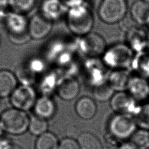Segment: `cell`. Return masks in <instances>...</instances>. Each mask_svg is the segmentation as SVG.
Segmentation results:
<instances>
[{
    "instance_id": "cell-29",
    "label": "cell",
    "mask_w": 149,
    "mask_h": 149,
    "mask_svg": "<svg viewBox=\"0 0 149 149\" xmlns=\"http://www.w3.org/2000/svg\"><path fill=\"white\" fill-rule=\"evenodd\" d=\"M58 149H80L77 140L66 137L62 139L59 143Z\"/></svg>"
},
{
    "instance_id": "cell-28",
    "label": "cell",
    "mask_w": 149,
    "mask_h": 149,
    "mask_svg": "<svg viewBox=\"0 0 149 149\" xmlns=\"http://www.w3.org/2000/svg\"><path fill=\"white\" fill-rule=\"evenodd\" d=\"M33 70L29 67H19L16 70V76L23 85H29L34 80Z\"/></svg>"
},
{
    "instance_id": "cell-20",
    "label": "cell",
    "mask_w": 149,
    "mask_h": 149,
    "mask_svg": "<svg viewBox=\"0 0 149 149\" xmlns=\"http://www.w3.org/2000/svg\"><path fill=\"white\" fill-rule=\"evenodd\" d=\"M77 142L80 149H103L99 139L88 132L81 133L77 138Z\"/></svg>"
},
{
    "instance_id": "cell-3",
    "label": "cell",
    "mask_w": 149,
    "mask_h": 149,
    "mask_svg": "<svg viewBox=\"0 0 149 149\" xmlns=\"http://www.w3.org/2000/svg\"><path fill=\"white\" fill-rule=\"evenodd\" d=\"M30 118L23 111L9 109L4 111L0 118V126L4 131L12 134H21L27 129Z\"/></svg>"
},
{
    "instance_id": "cell-5",
    "label": "cell",
    "mask_w": 149,
    "mask_h": 149,
    "mask_svg": "<svg viewBox=\"0 0 149 149\" xmlns=\"http://www.w3.org/2000/svg\"><path fill=\"white\" fill-rule=\"evenodd\" d=\"M6 24L9 39L14 44H22L31 37L29 31V22L20 13H10L7 16Z\"/></svg>"
},
{
    "instance_id": "cell-1",
    "label": "cell",
    "mask_w": 149,
    "mask_h": 149,
    "mask_svg": "<svg viewBox=\"0 0 149 149\" xmlns=\"http://www.w3.org/2000/svg\"><path fill=\"white\" fill-rule=\"evenodd\" d=\"M65 17L67 26L73 34L81 37L91 32L94 23V16L86 3L69 8Z\"/></svg>"
},
{
    "instance_id": "cell-31",
    "label": "cell",
    "mask_w": 149,
    "mask_h": 149,
    "mask_svg": "<svg viewBox=\"0 0 149 149\" xmlns=\"http://www.w3.org/2000/svg\"><path fill=\"white\" fill-rule=\"evenodd\" d=\"M118 149H137V147L132 143H125L121 144Z\"/></svg>"
},
{
    "instance_id": "cell-30",
    "label": "cell",
    "mask_w": 149,
    "mask_h": 149,
    "mask_svg": "<svg viewBox=\"0 0 149 149\" xmlns=\"http://www.w3.org/2000/svg\"><path fill=\"white\" fill-rule=\"evenodd\" d=\"M63 4L69 9L81 5L86 2V0H61Z\"/></svg>"
},
{
    "instance_id": "cell-13",
    "label": "cell",
    "mask_w": 149,
    "mask_h": 149,
    "mask_svg": "<svg viewBox=\"0 0 149 149\" xmlns=\"http://www.w3.org/2000/svg\"><path fill=\"white\" fill-rule=\"evenodd\" d=\"M127 90L136 101L144 100L149 97V81L141 76L130 78Z\"/></svg>"
},
{
    "instance_id": "cell-36",
    "label": "cell",
    "mask_w": 149,
    "mask_h": 149,
    "mask_svg": "<svg viewBox=\"0 0 149 149\" xmlns=\"http://www.w3.org/2000/svg\"><path fill=\"white\" fill-rule=\"evenodd\" d=\"M143 1H145V2H146L149 3V0H143Z\"/></svg>"
},
{
    "instance_id": "cell-8",
    "label": "cell",
    "mask_w": 149,
    "mask_h": 149,
    "mask_svg": "<svg viewBox=\"0 0 149 149\" xmlns=\"http://www.w3.org/2000/svg\"><path fill=\"white\" fill-rule=\"evenodd\" d=\"M35 90L29 85H22L15 88L11 95L12 104L17 109L27 111L34 106L36 102Z\"/></svg>"
},
{
    "instance_id": "cell-6",
    "label": "cell",
    "mask_w": 149,
    "mask_h": 149,
    "mask_svg": "<svg viewBox=\"0 0 149 149\" xmlns=\"http://www.w3.org/2000/svg\"><path fill=\"white\" fill-rule=\"evenodd\" d=\"M137 126L133 117L127 114L117 113L111 118L108 123L111 134L120 140L130 138L137 130Z\"/></svg>"
},
{
    "instance_id": "cell-22",
    "label": "cell",
    "mask_w": 149,
    "mask_h": 149,
    "mask_svg": "<svg viewBox=\"0 0 149 149\" xmlns=\"http://www.w3.org/2000/svg\"><path fill=\"white\" fill-rule=\"evenodd\" d=\"M133 115L137 126L149 130V102L139 106Z\"/></svg>"
},
{
    "instance_id": "cell-2",
    "label": "cell",
    "mask_w": 149,
    "mask_h": 149,
    "mask_svg": "<svg viewBox=\"0 0 149 149\" xmlns=\"http://www.w3.org/2000/svg\"><path fill=\"white\" fill-rule=\"evenodd\" d=\"M133 52L126 43L118 42L107 48L102 55V61L109 68L123 69L132 62Z\"/></svg>"
},
{
    "instance_id": "cell-14",
    "label": "cell",
    "mask_w": 149,
    "mask_h": 149,
    "mask_svg": "<svg viewBox=\"0 0 149 149\" xmlns=\"http://www.w3.org/2000/svg\"><path fill=\"white\" fill-rule=\"evenodd\" d=\"M80 91L79 81L73 78L63 80L58 86L57 92L59 97L63 100L70 101L75 98Z\"/></svg>"
},
{
    "instance_id": "cell-11",
    "label": "cell",
    "mask_w": 149,
    "mask_h": 149,
    "mask_svg": "<svg viewBox=\"0 0 149 149\" xmlns=\"http://www.w3.org/2000/svg\"><path fill=\"white\" fill-rule=\"evenodd\" d=\"M68 8L61 0H42L40 13L52 22L66 16Z\"/></svg>"
},
{
    "instance_id": "cell-19",
    "label": "cell",
    "mask_w": 149,
    "mask_h": 149,
    "mask_svg": "<svg viewBox=\"0 0 149 149\" xmlns=\"http://www.w3.org/2000/svg\"><path fill=\"white\" fill-rule=\"evenodd\" d=\"M16 85V77L10 72L6 70H0V97H7L12 94Z\"/></svg>"
},
{
    "instance_id": "cell-35",
    "label": "cell",
    "mask_w": 149,
    "mask_h": 149,
    "mask_svg": "<svg viewBox=\"0 0 149 149\" xmlns=\"http://www.w3.org/2000/svg\"><path fill=\"white\" fill-rule=\"evenodd\" d=\"M146 26H147V27L149 28V16H148V19H147V22H146Z\"/></svg>"
},
{
    "instance_id": "cell-25",
    "label": "cell",
    "mask_w": 149,
    "mask_h": 149,
    "mask_svg": "<svg viewBox=\"0 0 149 149\" xmlns=\"http://www.w3.org/2000/svg\"><path fill=\"white\" fill-rule=\"evenodd\" d=\"M114 90L108 83H102L97 85L93 90V96L94 98L99 101H106L111 100Z\"/></svg>"
},
{
    "instance_id": "cell-24",
    "label": "cell",
    "mask_w": 149,
    "mask_h": 149,
    "mask_svg": "<svg viewBox=\"0 0 149 149\" xmlns=\"http://www.w3.org/2000/svg\"><path fill=\"white\" fill-rule=\"evenodd\" d=\"M132 143L142 149L149 147V130L140 128L137 129L130 137Z\"/></svg>"
},
{
    "instance_id": "cell-26",
    "label": "cell",
    "mask_w": 149,
    "mask_h": 149,
    "mask_svg": "<svg viewBox=\"0 0 149 149\" xmlns=\"http://www.w3.org/2000/svg\"><path fill=\"white\" fill-rule=\"evenodd\" d=\"M16 13H23L30 11L35 5L36 0H9Z\"/></svg>"
},
{
    "instance_id": "cell-10",
    "label": "cell",
    "mask_w": 149,
    "mask_h": 149,
    "mask_svg": "<svg viewBox=\"0 0 149 149\" xmlns=\"http://www.w3.org/2000/svg\"><path fill=\"white\" fill-rule=\"evenodd\" d=\"M53 22L45 17L40 12L34 15L29 22V31L30 37L41 40L46 37L51 32Z\"/></svg>"
},
{
    "instance_id": "cell-4",
    "label": "cell",
    "mask_w": 149,
    "mask_h": 149,
    "mask_svg": "<svg viewBox=\"0 0 149 149\" xmlns=\"http://www.w3.org/2000/svg\"><path fill=\"white\" fill-rule=\"evenodd\" d=\"M127 12L126 0H102L98 8L100 19L109 24L119 23L126 16Z\"/></svg>"
},
{
    "instance_id": "cell-16",
    "label": "cell",
    "mask_w": 149,
    "mask_h": 149,
    "mask_svg": "<svg viewBox=\"0 0 149 149\" xmlns=\"http://www.w3.org/2000/svg\"><path fill=\"white\" fill-rule=\"evenodd\" d=\"M130 16L137 24L146 26L149 16V3L143 0L134 1L130 9Z\"/></svg>"
},
{
    "instance_id": "cell-34",
    "label": "cell",
    "mask_w": 149,
    "mask_h": 149,
    "mask_svg": "<svg viewBox=\"0 0 149 149\" xmlns=\"http://www.w3.org/2000/svg\"><path fill=\"white\" fill-rule=\"evenodd\" d=\"M6 1H7V0H0V6L5 5Z\"/></svg>"
},
{
    "instance_id": "cell-23",
    "label": "cell",
    "mask_w": 149,
    "mask_h": 149,
    "mask_svg": "<svg viewBox=\"0 0 149 149\" xmlns=\"http://www.w3.org/2000/svg\"><path fill=\"white\" fill-rule=\"evenodd\" d=\"M48 123L46 119L38 116L30 118L29 129L31 133L36 136H40L47 132Z\"/></svg>"
},
{
    "instance_id": "cell-17",
    "label": "cell",
    "mask_w": 149,
    "mask_h": 149,
    "mask_svg": "<svg viewBox=\"0 0 149 149\" xmlns=\"http://www.w3.org/2000/svg\"><path fill=\"white\" fill-rule=\"evenodd\" d=\"M37 116L45 119L51 118L56 110L54 101L48 96H42L38 98L34 106Z\"/></svg>"
},
{
    "instance_id": "cell-37",
    "label": "cell",
    "mask_w": 149,
    "mask_h": 149,
    "mask_svg": "<svg viewBox=\"0 0 149 149\" xmlns=\"http://www.w3.org/2000/svg\"><path fill=\"white\" fill-rule=\"evenodd\" d=\"M1 38H0V46H1Z\"/></svg>"
},
{
    "instance_id": "cell-15",
    "label": "cell",
    "mask_w": 149,
    "mask_h": 149,
    "mask_svg": "<svg viewBox=\"0 0 149 149\" xmlns=\"http://www.w3.org/2000/svg\"><path fill=\"white\" fill-rule=\"evenodd\" d=\"M75 111L80 118L84 120H89L95 116L97 112V105L92 98L83 97L76 102Z\"/></svg>"
},
{
    "instance_id": "cell-9",
    "label": "cell",
    "mask_w": 149,
    "mask_h": 149,
    "mask_svg": "<svg viewBox=\"0 0 149 149\" xmlns=\"http://www.w3.org/2000/svg\"><path fill=\"white\" fill-rule=\"evenodd\" d=\"M136 101L130 94L125 91H118L111 98L110 105L117 113L134 115L139 107Z\"/></svg>"
},
{
    "instance_id": "cell-7",
    "label": "cell",
    "mask_w": 149,
    "mask_h": 149,
    "mask_svg": "<svg viewBox=\"0 0 149 149\" xmlns=\"http://www.w3.org/2000/svg\"><path fill=\"white\" fill-rule=\"evenodd\" d=\"M80 38L79 48L87 56L96 58L102 56L107 48L104 38L97 33L90 32Z\"/></svg>"
},
{
    "instance_id": "cell-33",
    "label": "cell",
    "mask_w": 149,
    "mask_h": 149,
    "mask_svg": "<svg viewBox=\"0 0 149 149\" xmlns=\"http://www.w3.org/2000/svg\"><path fill=\"white\" fill-rule=\"evenodd\" d=\"M147 49L149 52V31L147 32Z\"/></svg>"
},
{
    "instance_id": "cell-21",
    "label": "cell",
    "mask_w": 149,
    "mask_h": 149,
    "mask_svg": "<svg viewBox=\"0 0 149 149\" xmlns=\"http://www.w3.org/2000/svg\"><path fill=\"white\" fill-rule=\"evenodd\" d=\"M59 143L56 135L47 131L38 136L36 142V149H58Z\"/></svg>"
},
{
    "instance_id": "cell-12",
    "label": "cell",
    "mask_w": 149,
    "mask_h": 149,
    "mask_svg": "<svg viewBox=\"0 0 149 149\" xmlns=\"http://www.w3.org/2000/svg\"><path fill=\"white\" fill-rule=\"evenodd\" d=\"M147 32L135 25L126 31V44L133 52L141 53L147 49Z\"/></svg>"
},
{
    "instance_id": "cell-27",
    "label": "cell",
    "mask_w": 149,
    "mask_h": 149,
    "mask_svg": "<svg viewBox=\"0 0 149 149\" xmlns=\"http://www.w3.org/2000/svg\"><path fill=\"white\" fill-rule=\"evenodd\" d=\"M137 67L144 77H149V52H141L137 59Z\"/></svg>"
},
{
    "instance_id": "cell-18",
    "label": "cell",
    "mask_w": 149,
    "mask_h": 149,
    "mask_svg": "<svg viewBox=\"0 0 149 149\" xmlns=\"http://www.w3.org/2000/svg\"><path fill=\"white\" fill-rule=\"evenodd\" d=\"M130 78L126 71L122 69L115 70L109 76L108 84L113 90L123 91L127 88Z\"/></svg>"
},
{
    "instance_id": "cell-32",
    "label": "cell",
    "mask_w": 149,
    "mask_h": 149,
    "mask_svg": "<svg viewBox=\"0 0 149 149\" xmlns=\"http://www.w3.org/2000/svg\"><path fill=\"white\" fill-rule=\"evenodd\" d=\"M5 149H22V148L17 145L12 144V145H10V146H8L5 148Z\"/></svg>"
}]
</instances>
